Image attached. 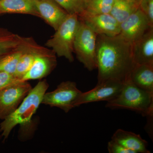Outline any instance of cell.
<instances>
[{"label": "cell", "instance_id": "6da1fadb", "mask_svg": "<svg viewBox=\"0 0 153 153\" xmlns=\"http://www.w3.org/2000/svg\"><path fill=\"white\" fill-rule=\"evenodd\" d=\"M135 64L131 43L118 35H97V83L107 80L125 82Z\"/></svg>", "mask_w": 153, "mask_h": 153}, {"label": "cell", "instance_id": "7a4b0ae2", "mask_svg": "<svg viewBox=\"0 0 153 153\" xmlns=\"http://www.w3.org/2000/svg\"><path fill=\"white\" fill-rule=\"evenodd\" d=\"M49 88L46 80H41L32 88L20 105L0 124L1 137L4 140L8 137L13 128L18 125L21 126L28 124L36 113L43 97Z\"/></svg>", "mask_w": 153, "mask_h": 153}, {"label": "cell", "instance_id": "3957f363", "mask_svg": "<svg viewBox=\"0 0 153 153\" xmlns=\"http://www.w3.org/2000/svg\"><path fill=\"white\" fill-rule=\"evenodd\" d=\"M106 107L130 110L147 116L153 113V94L138 87L128 78L124 82L118 95L107 102Z\"/></svg>", "mask_w": 153, "mask_h": 153}, {"label": "cell", "instance_id": "277c9868", "mask_svg": "<svg viewBox=\"0 0 153 153\" xmlns=\"http://www.w3.org/2000/svg\"><path fill=\"white\" fill-rule=\"evenodd\" d=\"M79 16L76 14H69L55 30L46 46L52 48L58 57H63L70 62L74 61V43L78 24Z\"/></svg>", "mask_w": 153, "mask_h": 153}, {"label": "cell", "instance_id": "5b68a950", "mask_svg": "<svg viewBox=\"0 0 153 153\" xmlns=\"http://www.w3.org/2000/svg\"><path fill=\"white\" fill-rule=\"evenodd\" d=\"M97 34L79 20L74 43L77 59L89 71L97 69Z\"/></svg>", "mask_w": 153, "mask_h": 153}, {"label": "cell", "instance_id": "8992f818", "mask_svg": "<svg viewBox=\"0 0 153 153\" xmlns=\"http://www.w3.org/2000/svg\"><path fill=\"white\" fill-rule=\"evenodd\" d=\"M82 92L75 82H63L55 90L45 93L41 104L56 107L67 113L75 107L76 100Z\"/></svg>", "mask_w": 153, "mask_h": 153}, {"label": "cell", "instance_id": "52a82bcc", "mask_svg": "<svg viewBox=\"0 0 153 153\" xmlns=\"http://www.w3.org/2000/svg\"><path fill=\"white\" fill-rule=\"evenodd\" d=\"M32 88L27 81L21 80L0 90V119L15 111Z\"/></svg>", "mask_w": 153, "mask_h": 153}, {"label": "cell", "instance_id": "ba28073f", "mask_svg": "<svg viewBox=\"0 0 153 153\" xmlns=\"http://www.w3.org/2000/svg\"><path fill=\"white\" fill-rule=\"evenodd\" d=\"M124 82L107 80L97 83L89 91L81 94L75 103V107L82 104L100 101H108L115 98L120 92Z\"/></svg>", "mask_w": 153, "mask_h": 153}, {"label": "cell", "instance_id": "9c48e42d", "mask_svg": "<svg viewBox=\"0 0 153 153\" xmlns=\"http://www.w3.org/2000/svg\"><path fill=\"white\" fill-rule=\"evenodd\" d=\"M152 27L146 15L139 8L121 23L120 33L118 36L132 44Z\"/></svg>", "mask_w": 153, "mask_h": 153}, {"label": "cell", "instance_id": "30bf717a", "mask_svg": "<svg viewBox=\"0 0 153 153\" xmlns=\"http://www.w3.org/2000/svg\"><path fill=\"white\" fill-rule=\"evenodd\" d=\"M78 16L97 35L113 37L120 33V24L110 14L91 15L84 11Z\"/></svg>", "mask_w": 153, "mask_h": 153}, {"label": "cell", "instance_id": "8fae6325", "mask_svg": "<svg viewBox=\"0 0 153 153\" xmlns=\"http://www.w3.org/2000/svg\"><path fill=\"white\" fill-rule=\"evenodd\" d=\"M56 65L55 55L43 50L36 55L33 65L22 77V80L42 79L50 73Z\"/></svg>", "mask_w": 153, "mask_h": 153}, {"label": "cell", "instance_id": "7c38bea8", "mask_svg": "<svg viewBox=\"0 0 153 153\" xmlns=\"http://www.w3.org/2000/svg\"><path fill=\"white\" fill-rule=\"evenodd\" d=\"M40 17L56 30L66 19L68 13L53 0H34Z\"/></svg>", "mask_w": 153, "mask_h": 153}, {"label": "cell", "instance_id": "4fadbf2b", "mask_svg": "<svg viewBox=\"0 0 153 153\" xmlns=\"http://www.w3.org/2000/svg\"><path fill=\"white\" fill-rule=\"evenodd\" d=\"M132 50L135 64L153 65V27L132 44Z\"/></svg>", "mask_w": 153, "mask_h": 153}, {"label": "cell", "instance_id": "5bb4252c", "mask_svg": "<svg viewBox=\"0 0 153 153\" xmlns=\"http://www.w3.org/2000/svg\"><path fill=\"white\" fill-rule=\"evenodd\" d=\"M111 140L135 153H151L147 149V142L134 133L119 129L113 134Z\"/></svg>", "mask_w": 153, "mask_h": 153}, {"label": "cell", "instance_id": "9a60e30c", "mask_svg": "<svg viewBox=\"0 0 153 153\" xmlns=\"http://www.w3.org/2000/svg\"><path fill=\"white\" fill-rule=\"evenodd\" d=\"M129 79L138 87L153 94V65L136 64Z\"/></svg>", "mask_w": 153, "mask_h": 153}, {"label": "cell", "instance_id": "2e32d148", "mask_svg": "<svg viewBox=\"0 0 153 153\" xmlns=\"http://www.w3.org/2000/svg\"><path fill=\"white\" fill-rule=\"evenodd\" d=\"M4 13L29 14L40 17L34 0H1L0 15Z\"/></svg>", "mask_w": 153, "mask_h": 153}, {"label": "cell", "instance_id": "e0dca14e", "mask_svg": "<svg viewBox=\"0 0 153 153\" xmlns=\"http://www.w3.org/2000/svg\"><path fill=\"white\" fill-rule=\"evenodd\" d=\"M29 41L23 38L24 52L21 55L17 65L16 69L14 75L15 77L22 80L33 65L36 55L44 49H34L29 46Z\"/></svg>", "mask_w": 153, "mask_h": 153}, {"label": "cell", "instance_id": "ac0fdd59", "mask_svg": "<svg viewBox=\"0 0 153 153\" xmlns=\"http://www.w3.org/2000/svg\"><path fill=\"white\" fill-rule=\"evenodd\" d=\"M140 4L132 0H115L110 14L120 24L139 8Z\"/></svg>", "mask_w": 153, "mask_h": 153}, {"label": "cell", "instance_id": "d6986e66", "mask_svg": "<svg viewBox=\"0 0 153 153\" xmlns=\"http://www.w3.org/2000/svg\"><path fill=\"white\" fill-rule=\"evenodd\" d=\"M22 37L0 27V57L17 49L23 41Z\"/></svg>", "mask_w": 153, "mask_h": 153}, {"label": "cell", "instance_id": "ffe728a7", "mask_svg": "<svg viewBox=\"0 0 153 153\" xmlns=\"http://www.w3.org/2000/svg\"><path fill=\"white\" fill-rule=\"evenodd\" d=\"M24 50L23 39L22 44L17 49L0 57V71L14 75Z\"/></svg>", "mask_w": 153, "mask_h": 153}, {"label": "cell", "instance_id": "44dd1931", "mask_svg": "<svg viewBox=\"0 0 153 153\" xmlns=\"http://www.w3.org/2000/svg\"><path fill=\"white\" fill-rule=\"evenodd\" d=\"M115 0H88L84 11L91 15L110 14Z\"/></svg>", "mask_w": 153, "mask_h": 153}, {"label": "cell", "instance_id": "7402d4cb", "mask_svg": "<svg viewBox=\"0 0 153 153\" xmlns=\"http://www.w3.org/2000/svg\"><path fill=\"white\" fill-rule=\"evenodd\" d=\"M69 14L78 16L85 10L86 2L83 0H53Z\"/></svg>", "mask_w": 153, "mask_h": 153}, {"label": "cell", "instance_id": "603a6c76", "mask_svg": "<svg viewBox=\"0 0 153 153\" xmlns=\"http://www.w3.org/2000/svg\"><path fill=\"white\" fill-rule=\"evenodd\" d=\"M139 8L146 15L151 27H153V0H142Z\"/></svg>", "mask_w": 153, "mask_h": 153}, {"label": "cell", "instance_id": "cb8c5ba5", "mask_svg": "<svg viewBox=\"0 0 153 153\" xmlns=\"http://www.w3.org/2000/svg\"><path fill=\"white\" fill-rule=\"evenodd\" d=\"M19 80L13 74L0 71V90Z\"/></svg>", "mask_w": 153, "mask_h": 153}, {"label": "cell", "instance_id": "d4e9b609", "mask_svg": "<svg viewBox=\"0 0 153 153\" xmlns=\"http://www.w3.org/2000/svg\"><path fill=\"white\" fill-rule=\"evenodd\" d=\"M107 149L109 153H135L112 140L108 143Z\"/></svg>", "mask_w": 153, "mask_h": 153}, {"label": "cell", "instance_id": "484cf974", "mask_svg": "<svg viewBox=\"0 0 153 153\" xmlns=\"http://www.w3.org/2000/svg\"><path fill=\"white\" fill-rule=\"evenodd\" d=\"M133 1H134L136 2H137L138 3H140V2L142 0H133Z\"/></svg>", "mask_w": 153, "mask_h": 153}, {"label": "cell", "instance_id": "4316f807", "mask_svg": "<svg viewBox=\"0 0 153 153\" xmlns=\"http://www.w3.org/2000/svg\"><path fill=\"white\" fill-rule=\"evenodd\" d=\"M83 1H85V2L87 3L88 1V0H83Z\"/></svg>", "mask_w": 153, "mask_h": 153}, {"label": "cell", "instance_id": "83f0119b", "mask_svg": "<svg viewBox=\"0 0 153 153\" xmlns=\"http://www.w3.org/2000/svg\"><path fill=\"white\" fill-rule=\"evenodd\" d=\"M132 1H133V0H132Z\"/></svg>", "mask_w": 153, "mask_h": 153}, {"label": "cell", "instance_id": "f1b7e54d", "mask_svg": "<svg viewBox=\"0 0 153 153\" xmlns=\"http://www.w3.org/2000/svg\"><path fill=\"white\" fill-rule=\"evenodd\" d=\"M0 1H1V0H0Z\"/></svg>", "mask_w": 153, "mask_h": 153}]
</instances>
